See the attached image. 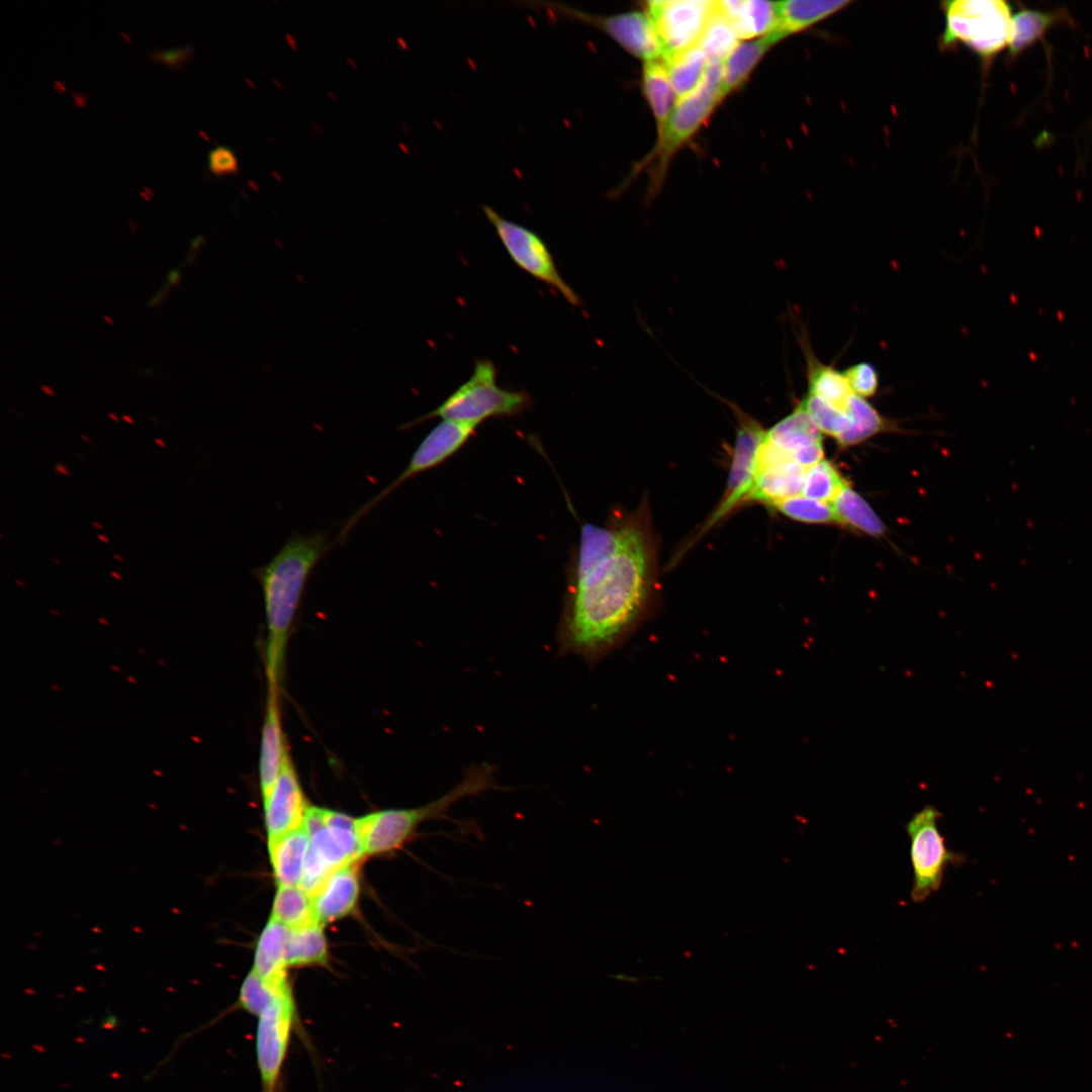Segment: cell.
<instances>
[{"label":"cell","mask_w":1092,"mask_h":1092,"mask_svg":"<svg viewBox=\"0 0 1092 1092\" xmlns=\"http://www.w3.org/2000/svg\"><path fill=\"white\" fill-rule=\"evenodd\" d=\"M650 572V542L639 521L584 524L567 567L557 629L560 654L594 665L622 646L646 613Z\"/></svg>","instance_id":"6da1fadb"},{"label":"cell","mask_w":1092,"mask_h":1092,"mask_svg":"<svg viewBox=\"0 0 1092 1092\" xmlns=\"http://www.w3.org/2000/svg\"><path fill=\"white\" fill-rule=\"evenodd\" d=\"M331 547L332 541L326 531L296 533L268 563L252 570L263 594L267 689H280L286 644L307 580Z\"/></svg>","instance_id":"7a4b0ae2"},{"label":"cell","mask_w":1092,"mask_h":1092,"mask_svg":"<svg viewBox=\"0 0 1092 1092\" xmlns=\"http://www.w3.org/2000/svg\"><path fill=\"white\" fill-rule=\"evenodd\" d=\"M493 765L470 766L462 780L436 800L408 809H386L356 819V832L364 855L386 853L402 847L419 826L431 820L462 822L450 818L449 809L459 801L490 790H503L494 778ZM465 826V825H462Z\"/></svg>","instance_id":"3957f363"},{"label":"cell","mask_w":1092,"mask_h":1092,"mask_svg":"<svg viewBox=\"0 0 1092 1092\" xmlns=\"http://www.w3.org/2000/svg\"><path fill=\"white\" fill-rule=\"evenodd\" d=\"M531 403L527 392L499 387L494 364L488 359H478L466 382L438 407L410 421L401 429L406 430L435 418L478 427L489 418L518 416Z\"/></svg>","instance_id":"277c9868"},{"label":"cell","mask_w":1092,"mask_h":1092,"mask_svg":"<svg viewBox=\"0 0 1092 1092\" xmlns=\"http://www.w3.org/2000/svg\"><path fill=\"white\" fill-rule=\"evenodd\" d=\"M945 25L940 48L964 44L985 63L1008 49L1013 14L1002 0H953L942 3Z\"/></svg>","instance_id":"5b68a950"},{"label":"cell","mask_w":1092,"mask_h":1092,"mask_svg":"<svg viewBox=\"0 0 1092 1092\" xmlns=\"http://www.w3.org/2000/svg\"><path fill=\"white\" fill-rule=\"evenodd\" d=\"M309 843L301 888L311 897L336 870L363 856L356 819L329 809L308 806L302 822Z\"/></svg>","instance_id":"8992f818"},{"label":"cell","mask_w":1092,"mask_h":1092,"mask_svg":"<svg viewBox=\"0 0 1092 1092\" xmlns=\"http://www.w3.org/2000/svg\"><path fill=\"white\" fill-rule=\"evenodd\" d=\"M722 70L723 62H710L700 86L677 101L666 125L657 136L655 147L638 166V170L645 167L649 170L651 190L656 191L660 187L673 156L693 138L723 100Z\"/></svg>","instance_id":"52a82bcc"},{"label":"cell","mask_w":1092,"mask_h":1092,"mask_svg":"<svg viewBox=\"0 0 1092 1092\" xmlns=\"http://www.w3.org/2000/svg\"><path fill=\"white\" fill-rule=\"evenodd\" d=\"M938 809L931 805L916 812L906 823L910 839V860L913 869L911 899L920 903L939 890L947 866L963 861V856L949 850L938 820Z\"/></svg>","instance_id":"ba28073f"},{"label":"cell","mask_w":1092,"mask_h":1092,"mask_svg":"<svg viewBox=\"0 0 1092 1092\" xmlns=\"http://www.w3.org/2000/svg\"><path fill=\"white\" fill-rule=\"evenodd\" d=\"M549 16L589 25L610 36L622 49L644 63L662 60V49L646 13L596 14L561 2H524Z\"/></svg>","instance_id":"9c48e42d"},{"label":"cell","mask_w":1092,"mask_h":1092,"mask_svg":"<svg viewBox=\"0 0 1092 1092\" xmlns=\"http://www.w3.org/2000/svg\"><path fill=\"white\" fill-rule=\"evenodd\" d=\"M478 427L452 421L441 420L423 439L413 453L406 467L387 486L369 502L359 508L343 523L337 536V542L343 543L350 531L362 517L387 497L403 482L416 475L433 469L456 454L475 434Z\"/></svg>","instance_id":"30bf717a"},{"label":"cell","mask_w":1092,"mask_h":1092,"mask_svg":"<svg viewBox=\"0 0 1092 1092\" xmlns=\"http://www.w3.org/2000/svg\"><path fill=\"white\" fill-rule=\"evenodd\" d=\"M481 208L518 267L557 290L571 305L578 306L581 303L580 297L561 277L548 247L539 235L505 218L488 205H482Z\"/></svg>","instance_id":"8fae6325"},{"label":"cell","mask_w":1092,"mask_h":1092,"mask_svg":"<svg viewBox=\"0 0 1092 1092\" xmlns=\"http://www.w3.org/2000/svg\"><path fill=\"white\" fill-rule=\"evenodd\" d=\"M662 49V61L698 46L717 10L711 0H654L645 2Z\"/></svg>","instance_id":"7c38bea8"},{"label":"cell","mask_w":1092,"mask_h":1092,"mask_svg":"<svg viewBox=\"0 0 1092 1092\" xmlns=\"http://www.w3.org/2000/svg\"><path fill=\"white\" fill-rule=\"evenodd\" d=\"M291 988L258 1016L256 1054L262 1092H277L295 1020Z\"/></svg>","instance_id":"4fadbf2b"},{"label":"cell","mask_w":1092,"mask_h":1092,"mask_svg":"<svg viewBox=\"0 0 1092 1092\" xmlns=\"http://www.w3.org/2000/svg\"><path fill=\"white\" fill-rule=\"evenodd\" d=\"M739 420L727 488L713 520H719L739 503L745 502L756 471L757 453L766 431L756 421L736 408Z\"/></svg>","instance_id":"5bb4252c"},{"label":"cell","mask_w":1092,"mask_h":1092,"mask_svg":"<svg viewBox=\"0 0 1092 1092\" xmlns=\"http://www.w3.org/2000/svg\"><path fill=\"white\" fill-rule=\"evenodd\" d=\"M263 803L268 843L302 824L308 806L289 752L270 794Z\"/></svg>","instance_id":"9a60e30c"},{"label":"cell","mask_w":1092,"mask_h":1092,"mask_svg":"<svg viewBox=\"0 0 1092 1092\" xmlns=\"http://www.w3.org/2000/svg\"><path fill=\"white\" fill-rule=\"evenodd\" d=\"M793 461L807 468L823 459L822 433L799 406L765 433Z\"/></svg>","instance_id":"2e32d148"},{"label":"cell","mask_w":1092,"mask_h":1092,"mask_svg":"<svg viewBox=\"0 0 1092 1092\" xmlns=\"http://www.w3.org/2000/svg\"><path fill=\"white\" fill-rule=\"evenodd\" d=\"M279 689H267L259 749V780L263 800L270 794L288 754L284 741Z\"/></svg>","instance_id":"e0dca14e"},{"label":"cell","mask_w":1092,"mask_h":1092,"mask_svg":"<svg viewBox=\"0 0 1092 1092\" xmlns=\"http://www.w3.org/2000/svg\"><path fill=\"white\" fill-rule=\"evenodd\" d=\"M359 892L356 862L333 872L311 896L317 922L323 925L347 916L354 910Z\"/></svg>","instance_id":"ac0fdd59"},{"label":"cell","mask_w":1092,"mask_h":1092,"mask_svg":"<svg viewBox=\"0 0 1092 1092\" xmlns=\"http://www.w3.org/2000/svg\"><path fill=\"white\" fill-rule=\"evenodd\" d=\"M717 8L732 25L740 40L757 38L779 28L777 2L774 1H717Z\"/></svg>","instance_id":"d6986e66"},{"label":"cell","mask_w":1092,"mask_h":1092,"mask_svg":"<svg viewBox=\"0 0 1092 1092\" xmlns=\"http://www.w3.org/2000/svg\"><path fill=\"white\" fill-rule=\"evenodd\" d=\"M806 468L789 461L756 467L746 500L769 505L802 493ZM745 500V502H746Z\"/></svg>","instance_id":"ffe728a7"},{"label":"cell","mask_w":1092,"mask_h":1092,"mask_svg":"<svg viewBox=\"0 0 1092 1092\" xmlns=\"http://www.w3.org/2000/svg\"><path fill=\"white\" fill-rule=\"evenodd\" d=\"M784 38L786 36L780 30H776L766 35L740 42L723 62L722 99L738 89L747 80L765 54Z\"/></svg>","instance_id":"44dd1931"},{"label":"cell","mask_w":1092,"mask_h":1092,"mask_svg":"<svg viewBox=\"0 0 1092 1092\" xmlns=\"http://www.w3.org/2000/svg\"><path fill=\"white\" fill-rule=\"evenodd\" d=\"M309 837L301 824L268 843L274 877L279 886H301Z\"/></svg>","instance_id":"7402d4cb"},{"label":"cell","mask_w":1092,"mask_h":1092,"mask_svg":"<svg viewBox=\"0 0 1092 1092\" xmlns=\"http://www.w3.org/2000/svg\"><path fill=\"white\" fill-rule=\"evenodd\" d=\"M802 345L807 363V394L816 396L846 414L855 394L843 371L821 362L812 352L807 341Z\"/></svg>","instance_id":"603a6c76"},{"label":"cell","mask_w":1092,"mask_h":1092,"mask_svg":"<svg viewBox=\"0 0 1092 1092\" xmlns=\"http://www.w3.org/2000/svg\"><path fill=\"white\" fill-rule=\"evenodd\" d=\"M289 931L290 928L270 919L259 937L253 971L268 983L288 982L285 956Z\"/></svg>","instance_id":"cb8c5ba5"},{"label":"cell","mask_w":1092,"mask_h":1092,"mask_svg":"<svg viewBox=\"0 0 1092 1092\" xmlns=\"http://www.w3.org/2000/svg\"><path fill=\"white\" fill-rule=\"evenodd\" d=\"M847 0H789L777 2L779 28L786 37L801 32L850 5Z\"/></svg>","instance_id":"d4e9b609"},{"label":"cell","mask_w":1092,"mask_h":1092,"mask_svg":"<svg viewBox=\"0 0 1092 1092\" xmlns=\"http://www.w3.org/2000/svg\"><path fill=\"white\" fill-rule=\"evenodd\" d=\"M1060 23H1073L1066 9L1039 11L1024 8L1013 14L1012 34L1008 47L1010 58H1016L1054 26Z\"/></svg>","instance_id":"484cf974"},{"label":"cell","mask_w":1092,"mask_h":1092,"mask_svg":"<svg viewBox=\"0 0 1092 1092\" xmlns=\"http://www.w3.org/2000/svg\"><path fill=\"white\" fill-rule=\"evenodd\" d=\"M642 89L655 118L658 136L677 103L666 65L662 60L644 63Z\"/></svg>","instance_id":"4316f807"},{"label":"cell","mask_w":1092,"mask_h":1092,"mask_svg":"<svg viewBox=\"0 0 1092 1092\" xmlns=\"http://www.w3.org/2000/svg\"><path fill=\"white\" fill-rule=\"evenodd\" d=\"M664 63L677 101H679L700 86L710 61L704 51L696 46L669 58Z\"/></svg>","instance_id":"83f0119b"},{"label":"cell","mask_w":1092,"mask_h":1092,"mask_svg":"<svg viewBox=\"0 0 1092 1092\" xmlns=\"http://www.w3.org/2000/svg\"><path fill=\"white\" fill-rule=\"evenodd\" d=\"M838 524L871 536H881L885 525L869 504L849 485L831 503Z\"/></svg>","instance_id":"f1b7e54d"},{"label":"cell","mask_w":1092,"mask_h":1092,"mask_svg":"<svg viewBox=\"0 0 1092 1092\" xmlns=\"http://www.w3.org/2000/svg\"><path fill=\"white\" fill-rule=\"evenodd\" d=\"M271 919L290 929L317 922L311 897L299 886H279Z\"/></svg>","instance_id":"f546056e"},{"label":"cell","mask_w":1092,"mask_h":1092,"mask_svg":"<svg viewBox=\"0 0 1092 1092\" xmlns=\"http://www.w3.org/2000/svg\"><path fill=\"white\" fill-rule=\"evenodd\" d=\"M318 922L290 929L286 944V965H323L328 959V945Z\"/></svg>","instance_id":"4dcf8cb0"},{"label":"cell","mask_w":1092,"mask_h":1092,"mask_svg":"<svg viewBox=\"0 0 1092 1092\" xmlns=\"http://www.w3.org/2000/svg\"><path fill=\"white\" fill-rule=\"evenodd\" d=\"M846 415L849 419L848 427L837 439L842 446L859 444L890 427L889 421L857 394L852 396Z\"/></svg>","instance_id":"1f68e13d"},{"label":"cell","mask_w":1092,"mask_h":1092,"mask_svg":"<svg viewBox=\"0 0 1092 1092\" xmlns=\"http://www.w3.org/2000/svg\"><path fill=\"white\" fill-rule=\"evenodd\" d=\"M847 485V481L834 465L822 459L806 468L801 494L832 503Z\"/></svg>","instance_id":"d6a6232c"},{"label":"cell","mask_w":1092,"mask_h":1092,"mask_svg":"<svg viewBox=\"0 0 1092 1092\" xmlns=\"http://www.w3.org/2000/svg\"><path fill=\"white\" fill-rule=\"evenodd\" d=\"M793 520L810 524H838L831 503L814 499L803 494L794 495L771 506Z\"/></svg>","instance_id":"836d02e7"},{"label":"cell","mask_w":1092,"mask_h":1092,"mask_svg":"<svg viewBox=\"0 0 1092 1092\" xmlns=\"http://www.w3.org/2000/svg\"><path fill=\"white\" fill-rule=\"evenodd\" d=\"M739 43L740 38L734 28L720 14L717 8L698 46L704 51L710 62H724Z\"/></svg>","instance_id":"e575fe53"},{"label":"cell","mask_w":1092,"mask_h":1092,"mask_svg":"<svg viewBox=\"0 0 1092 1092\" xmlns=\"http://www.w3.org/2000/svg\"><path fill=\"white\" fill-rule=\"evenodd\" d=\"M288 989H290L288 982L280 985L271 984L252 970L241 986L238 1005L258 1017L277 996Z\"/></svg>","instance_id":"d590c367"},{"label":"cell","mask_w":1092,"mask_h":1092,"mask_svg":"<svg viewBox=\"0 0 1092 1092\" xmlns=\"http://www.w3.org/2000/svg\"><path fill=\"white\" fill-rule=\"evenodd\" d=\"M798 405L809 416L821 433L834 437L836 440L848 427L849 419L845 413L816 396L806 394Z\"/></svg>","instance_id":"8d00e7d4"},{"label":"cell","mask_w":1092,"mask_h":1092,"mask_svg":"<svg viewBox=\"0 0 1092 1092\" xmlns=\"http://www.w3.org/2000/svg\"><path fill=\"white\" fill-rule=\"evenodd\" d=\"M853 392L862 398L874 396L879 389V374L868 362L855 363L843 370Z\"/></svg>","instance_id":"74e56055"},{"label":"cell","mask_w":1092,"mask_h":1092,"mask_svg":"<svg viewBox=\"0 0 1092 1092\" xmlns=\"http://www.w3.org/2000/svg\"><path fill=\"white\" fill-rule=\"evenodd\" d=\"M207 161L209 171L215 175L231 174L238 170L237 157L226 146H217L210 150Z\"/></svg>","instance_id":"f35d334b"},{"label":"cell","mask_w":1092,"mask_h":1092,"mask_svg":"<svg viewBox=\"0 0 1092 1092\" xmlns=\"http://www.w3.org/2000/svg\"><path fill=\"white\" fill-rule=\"evenodd\" d=\"M193 53L191 46H183L173 49L152 50L149 52L151 59L166 64L171 67H177L184 63Z\"/></svg>","instance_id":"ab89813d"},{"label":"cell","mask_w":1092,"mask_h":1092,"mask_svg":"<svg viewBox=\"0 0 1092 1092\" xmlns=\"http://www.w3.org/2000/svg\"><path fill=\"white\" fill-rule=\"evenodd\" d=\"M172 287L173 286L166 281L158 292L149 300L148 305L152 308L158 307L169 294Z\"/></svg>","instance_id":"60d3db41"},{"label":"cell","mask_w":1092,"mask_h":1092,"mask_svg":"<svg viewBox=\"0 0 1092 1092\" xmlns=\"http://www.w3.org/2000/svg\"><path fill=\"white\" fill-rule=\"evenodd\" d=\"M180 280H181V270L179 268H174L171 271H169V273L167 275V281L173 287L177 286L180 283Z\"/></svg>","instance_id":"b9f144b4"},{"label":"cell","mask_w":1092,"mask_h":1092,"mask_svg":"<svg viewBox=\"0 0 1092 1092\" xmlns=\"http://www.w3.org/2000/svg\"><path fill=\"white\" fill-rule=\"evenodd\" d=\"M201 245V238L198 236L190 243L191 252L197 251Z\"/></svg>","instance_id":"7bdbcfd3"},{"label":"cell","mask_w":1092,"mask_h":1092,"mask_svg":"<svg viewBox=\"0 0 1092 1092\" xmlns=\"http://www.w3.org/2000/svg\"><path fill=\"white\" fill-rule=\"evenodd\" d=\"M39 388H40V390H41L42 392H44L46 394H48V395H50V396H55V392H54V390L52 389V387H50V386H48V385H40V386H39Z\"/></svg>","instance_id":"ee69618b"},{"label":"cell","mask_w":1092,"mask_h":1092,"mask_svg":"<svg viewBox=\"0 0 1092 1092\" xmlns=\"http://www.w3.org/2000/svg\"><path fill=\"white\" fill-rule=\"evenodd\" d=\"M56 471H57L58 473H62V474H65V475H69V472H68L67 468H66V467H65V466H64L63 464H61V463H58V464L56 465Z\"/></svg>","instance_id":"f6af8a7d"},{"label":"cell","mask_w":1092,"mask_h":1092,"mask_svg":"<svg viewBox=\"0 0 1092 1092\" xmlns=\"http://www.w3.org/2000/svg\"><path fill=\"white\" fill-rule=\"evenodd\" d=\"M122 419H123V420H124V421H125L126 423H129V424H133V421H132V419H131L130 417L126 416V415H123V416H122Z\"/></svg>","instance_id":"bcb514c9"},{"label":"cell","mask_w":1092,"mask_h":1092,"mask_svg":"<svg viewBox=\"0 0 1092 1092\" xmlns=\"http://www.w3.org/2000/svg\"><path fill=\"white\" fill-rule=\"evenodd\" d=\"M155 442L161 447H164V448L166 447L165 443L161 439L156 438Z\"/></svg>","instance_id":"7dc6e473"},{"label":"cell","mask_w":1092,"mask_h":1092,"mask_svg":"<svg viewBox=\"0 0 1092 1092\" xmlns=\"http://www.w3.org/2000/svg\"><path fill=\"white\" fill-rule=\"evenodd\" d=\"M98 539H100V540H102L103 542H106V543L109 542L108 538L106 536H104V535H98Z\"/></svg>","instance_id":"c3c4849f"},{"label":"cell","mask_w":1092,"mask_h":1092,"mask_svg":"<svg viewBox=\"0 0 1092 1092\" xmlns=\"http://www.w3.org/2000/svg\"><path fill=\"white\" fill-rule=\"evenodd\" d=\"M110 574L117 579H121V575H119V573L116 571H112Z\"/></svg>","instance_id":"681fc988"},{"label":"cell","mask_w":1092,"mask_h":1092,"mask_svg":"<svg viewBox=\"0 0 1092 1092\" xmlns=\"http://www.w3.org/2000/svg\"><path fill=\"white\" fill-rule=\"evenodd\" d=\"M145 375H147V376H153V375H154V373L152 372V370H151V369H147V370H145Z\"/></svg>","instance_id":"f907efd6"},{"label":"cell","mask_w":1092,"mask_h":1092,"mask_svg":"<svg viewBox=\"0 0 1092 1092\" xmlns=\"http://www.w3.org/2000/svg\"><path fill=\"white\" fill-rule=\"evenodd\" d=\"M108 416H109V418H111V419H112V420H114L115 422H118V421H119V420H118V418H117V417H116L115 415L111 414V413H109V414H108Z\"/></svg>","instance_id":"816d5d0a"},{"label":"cell","mask_w":1092,"mask_h":1092,"mask_svg":"<svg viewBox=\"0 0 1092 1092\" xmlns=\"http://www.w3.org/2000/svg\"><path fill=\"white\" fill-rule=\"evenodd\" d=\"M92 524H93L94 527H96L98 529H102V526L98 522H93Z\"/></svg>","instance_id":"f5cc1de1"},{"label":"cell","mask_w":1092,"mask_h":1092,"mask_svg":"<svg viewBox=\"0 0 1092 1092\" xmlns=\"http://www.w3.org/2000/svg\"><path fill=\"white\" fill-rule=\"evenodd\" d=\"M113 557L118 561H122V558L116 554H114Z\"/></svg>","instance_id":"db71d44e"},{"label":"cell","mask_w":1092,"mask_h":1092,"mask_svg":"<svg viewBox=\"0 0 1092 1092\" xmlns=\"http://www.w3.org/2000/svg\"><path fill=\"white\" fill-rule=\"evenodd\" d=\"M81 438H82L83 440H85L86 442H90V440H89V439H88V438H87L86 436H84V435H82V436H81Z\"/></svg>","instance_id":"11a10c76"},{"label":"cell","mask_w":1092,"mask_h":1092,"mask_svg":"<svg viewBox=\"0 0 1092 1092\" xmlns=\"http://www.w3.org/2000/svg\"><path fill=\"white\" fill-rule=\"evenodd\" d=\"M103 318H104V320H107V321L109 322V324H110V325H113L112 321H110V320H109V318H108L107 316H103Z\"/></svg>","instance_id":"9f6ffc18"},{"label":"cell","mask_w":1092,"mask_h":1092,"mask_svg":"<svg viewBox=\"0 0 1092 1092\" xmlns=\"http://www.w3.org/2000/svg\"><path fill=\"white\" fill-rule=\"evenodd\" d=\"M15 582L18 583L19 585L24 586V583L22 581H20V580H16Z\"/></svg>","instance_id":"6f0895ef"}]
</instances>
